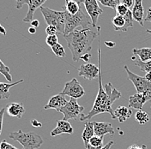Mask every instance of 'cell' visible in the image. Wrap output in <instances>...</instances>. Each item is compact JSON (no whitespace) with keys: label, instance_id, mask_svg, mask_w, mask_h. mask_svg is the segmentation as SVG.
<instances>
[{"label":"cell","instance_id":"cell-5","mask_svg":"<svg viewBox=\"0 0 151 149\" xmlns=\"http://www.w3.org/2000/svg\"><path fill=\"white\" fill-rule=\"evenodd\" d=\"M40 10L47 25L56 27L58 33H60L64 35L65 26V11H57L44 6H41Z\"/></svg>","mask_w":151,"mask_h":149},{"label":"cell","instance_id":"cell-23","mask_svg":"<svg viewBox=\"0 0 151 149\" xmlns=\"http://www.w3.org/2000/svg\"><path fill=\"white\" fill-rule=\"evenodd\" d=\"M63 9L67 11L70 15H76L81 9L78 1L76 0H65V5L63 7Z\"/></svg>","mask_w":151,"mask_h":149},{"label":"cell","instance_id":"cell-9","mask_svg":"<svg viewBox=\"0 0 151 149\" xmlns=\"http://www.w3.org/2000/svg\"><path fill=\"white\" fill-rule=\"evenodd\" d=\"M124 69L128 75V79L132 82L137 89V93H144L151 89V82L147 81L144 77L137 75L132 72L127 66H124Z\"/></svg>","mask_w":151,"mask_h":149},{"label":"cell","instance_id":"cell-18","mask_svg":"<svg viewBox=\"0 0 151 149\" xmlns=\"http://www.w3.org/2000/svg\"><path fill=\"white\" fill-rule=\"evenodd\" d=\"M47 0H28V10L26 16L23 18L24 22H31L34 18L35 12L38 8H40Z\"/></svg>","mask_w":151,"mask_h":149},{"label":"cell","instance_id":"cell-15","mask_svg":"<svg viewBox=\"0 0 151 149\" xmlns=\"http://www.w3.org/2000/svg\"><path fill=\"white\" fill-rule=\"evenodd\" d=\"M134 21H137L142 27L144 26V9L142 5V0H134V6L132 10Z\"/></svg>","mask_w":151,"mask_h":149},{"label":"cell","instance_id":"cell-46","mask_svg":"<svg viewBox=\"0 0 151 149\" xmlns=\"http://www.w3.org/2000/svg\"><path fill=\"white\" fill-rule=\"evenodd\" d=\"M86 149H101V148H94V147H92V146H90L89 144H88V146L85 148Z\"/></svg>","mask_w":151,"mask_h":149},{"label":"cell","instance_id":"cell-16","mask_svg":"<svg viewBox=\"0 0 151 149\" xmlns=\"http://www.w3.org/2000/svg\"><path fill=\"white\" fill-rule=\"evenodd\" d=\"M148 102L145 95L143 93H137L130 96L129 98V106L131 109H136L141 111L144 104Z\"/></svg>","mask_w":151,"mask_h":149},{"label":"cell","instance_id":"cell-32","mask_svg":"<svg viewBox=\"0 0 151 149\" xmlns=\"http://www.w3.org/2000/svg\"><path fill=\"white\" fill-rule=\"evenodd\" d=\"M46 33H47V36H51V35H56V34L58 33V29L56 27L54 26H51L48 25L46 28Z\"/></svg>","mask_w":151,"mask_h":149},{"label":"cell","instance_id":"cell-43","mask_svg":"<svg viewBox=\"0 0 151 149\" xmlns=\"http://www.w3.org/2000/svg\"><path fill=\"white\" fill-rule=\"evenodd\" d=\"M28 33L31 34H35L36 33V28H34V27H30L28 28Z\"/></svg>","mask_w":151,"mask_h":149},{"label":"cell","instance_id":"cell-13","mask_svg":"<svg viewBox=\"0 0 151 149\" xmlns=\"http://www.w3.org/2000/svg\"><path fill=\"white\" fill-rule=\"evenodd\" d=\"M94 135L97 136H104L105 135H114L115 131L110 122H94Z\"/></svg>","mask_w":151,"mask_h":149},{"label":"cell","instance_id":"cell-10","mask_svg":"<svg viewBox=\"0 0 151 149\" xmlns=\"http://www.w3.org/2000/svg\"><path fill=\"white\" fill-rule=\"evenodd\" d=\"M134 19L132 16V11L129 9L127 14L124 16H116L113 18V25L115 31H123L125 32L129 28L133 27Z\"/></svg>","mask_w":151,"mask_h":149},{"label":"cell","instance_id":"cell-11","mask_svg":"<svg viewBox=\"0 0 151 149\" xmlns=\"http://www.w3.org/2000/svg\"><path fill=\"white\" fill-rule=\"evenodd\" d=\"M100 69L93 64H82L78 69V75L84 77L88 80H94L95 78L99 77Z\"/></svg>","mask_w":151,"mask_h":149},{"label":"cell","instance_id":"cell-33","mask_svg":"<svg viewBox=\"0 0 151 149\" xmlns=\"http://www.w3.org/2000/svg\"><path fill=\"white\" fill-rule=\"evenodd\" d=\"M0 149H18L16 147H14L13 145H11L10 143L7 142L6 140H3L0 143Z\"/></svg>","mask_w":151,"mask_h":149},{"label":"cell","instance_id":"cell-8","mask_svg":"<svg viewBox=\"0 0 151 149\" xmlns=\"http://www.w3.org/2000/svg\"><path fill=\"white\" fill-rule=\"evenodd\" d=\"M78 3L84 4L86 11L92 21L93 27L96 28L99 16L103 13V9L99 6L97 0H79Z\"/></svg>","mask_w":151,"mask_h":149},{"label":"cell","instance_id":"cell-17","mask_svg":"<svg viewBox=\"0 0 151 149\" xmlns=\"http://www.w3.org/2000/svg\"><path fill=\"white\" fill-rule=\"evenodd\" d=\"M6 109H7V113L9 117H16L17 119L22 118L25 113V108L22 103H11L9 105H7Z\"/></svg>","mask_w":151,"mask_h":149},{"label":"cell","instance_id":"cell-28","mask_svg":"<svg viewBox=\"0 0 151 149\" xmlns=\"http://www.w3.org/2000/svg\"><path fill=\"white\" fill-rule=\"evenodd\" d=\"M98 3H101L102 5L106 6V7H109L113 9H117L118 5L120 3V0H97Z\"/></svg>","mask_w":151,"mask_h":149},{"label":"cell","instance_id":"cell-40","mask_svg":"<svg viewBox=\"0 0 151 149\" xmlns=\"http://www.w3.org/2000/svg\"><path fill=\"white\" fill-rule=\"evenodd\" d=\"M30 24H31V27H34V28H36L40 26V21H39L38 20H33V21L30 22Z\"/></svg>","mask_w":151,"mask_h":149},{"label":"cell","instance_id":"cell-36","mask_svg":"<svg viewBox=\"0 0 151 149\" xmlns=\"http://www.w3.org/2000/svg\"><path fill=\"white\" fill-rule=\"evenodd\" d=\"M144 21H148V22H151V7L147 9V15L144 17Z\"/></svg>","mask_w":151,"mask_h":149},{"label":"cell","instance_id":"cell-25","mask_svg":"<svg viewBox=\"0 0 151 149\" xmlns=\"http://www.w3.org/2000/svg\"><path fill=\"white\" fill-rule=\"evenodd\" d=\"M135 119L140 124H145L150 122V117L148 113L143 111H137L135 114Z\"/></svg>","mask_w":151,"mask_h":149},{"label":"cell","instance_id":"cell-14","mask_svg":"<svg viewBox=\"0 0 151 149\" xmlns=\"http://www.w3.org/2000/svg\"><path fill=\"white\" fill-rule=\"evenodd\" d=\"M74 132L72 125L68 121L65 120H58L56 128L51 132V136H57L62 134H69L71 135Z\"/></svg>","mask_w":151,"mask_h":149},{"label":"cell","instance_id":"cell-39","mask_svg":"<svg viewBox=\"0 0 151 149\" xmlns=\"http://www.w3.org/2000/svg\"><path fill=\"white\" fill-rule=\"evenodd\" d=\"M113 143H114V142H113V140H110L109 142H107V143H106L105 146H103L101 149H110L111 148V147L113 145Z\"/></svg>","mask_w":151,"mask_h":149},{"label":"cell","instance_id":"cell-3","mask_svg":"<svg viewBox=\"0 0 151 149\" xmlns=\"http://www.w3.org/2000/svg\"><path fill=\"white\" fill-rule=\"evenodd\" d=\"M78 27H81L83 29L94 28L90 17L87 16L82 10V9L76 15H70L67 11H65V26L64 35L69 34L70 33L76 30Z\"/></svg>","mask_w":151,"mask_h":149},{"label":"cell","instance_id":"cell-45","mask_svg":"<svg viewBox=\"0 0 151 149\" xmlns=\"http://www.w3.org/2000/svg\"><path fill=\"white\" fill-rule=\"evenodd\" d=\"M0 33H1V34H3L4 35H6V31H5V28H4L3 26H1V24H0Z\"/></svg>","mask_w":151,"mask_h":149},{"label":"cell","instance_id":"cell-42","mask_svg":"<svg viewBox=\"0 0 151 149\" xmlns=\"http://www.w3.org/2000/svg\"><path fill=\"white\" fill-rule=\"evenodd\" d=\"M128 149H143L142 148V147H140V146H138L137 144H133L132 145L131 147H129V148Z\"/></svg>","mask_w":151,"mask_h":149},{"label":"cell","instance_id":"cell-48","mask_svg":"<svg viewBox=\"0 0 151 149\" xmlns=\"http://www.w3.org/2000/svg\"><path fill=\"white\" fill-rule=\"evenodd\" d=\"M142 148L143 149H149L148 148H147V147H146V146H145V145H142Z\"/></svg>","mask_w":151,"mask_h":149},{"label":"cell","instance_id":"cell-30","mask_svg":"<svg viewBox=\"0 0 151 149\" xmlns=\"http://www.w3.org/2000/svg\"><path fill=\"white\" fill-rule=\"evenodd\" d=\"M46 43L48 47H50L51 48L52 47H54L55 45H57L58 43V37L57 35H51V36H47L46 39Z\"/></svg>","mask_w":151,"mask_h":149},{"label":"cell","instance_id":"cell-6","mask_svg":"<svg viewBox=\"0 0 151 149\" xmlns=\"http://www.w3.org/2000/svg\"><path fill=\"white\" fill-rule=\"evenodd\" d=\"M84 110L83 106H81L76 99L70 98V100L68 101L65 105L59 110L60 113L64 115L63 120L68 121L70 119H74V120H79Z\"/></svg>","mask_w":151,"mask_h":149},{"label":"cell","instance_id":"cell-24","mask_svg":"<svg viewBox=\"0 0 151 149\" xmlns=\"http://www.w3.org/2000/svg\"><path fill=\"white\" fill-rule=\"evenodd\" d=\"M135 62V65L137 66L142 71H144L146 73H151V60L148 61V62H142L139 59L136 58L134 60Z\"/></svg>","mask_w":151,"mask_h":149},{"label":"cell","instance_id":"cell-21","mask_svg":"<svg viewBox=\"0 0 151 149\" xmlns=\"http://www.w3.org/2000/svg\"><path fill=\"white\" fill-rule=\"evenodd\" d=\"M23 79L19 80L17 82H8V83H4V82H0V100H8L10 96L9 93V89L10 87H14L15 85H17L19 83L23 82Z\"/></svg>","mask_w":151,"mask_h":149},{"label":"cell","instance_id":"cell-29","mask_svg":"<svg viewBox=\"0 0 151 149\" xmlns=\"http://www.w3.org/2000/svg\"><path fill=\"white\" fill-rule=\"evenodd\" d=\"M52 51L53 52V53L55 54V56L58 57H65V51L64 47L58 43L57 45H55L54 47H52Z\"/></svg>","mask_w":151,"mask_h":149},{"label":"cell","instance_id":"cell-31","mask_svg":"<svg viewBox=\"0 0 151 149\" xmlns=\"http://www.w3.org/2000/svg\"><path fill=\"white\" fill-rule=\"evenodd\" d=\"M116 11H117V15L118 16H125L127 14V12L129 11V9L125 5H124L123 4H119L118 5L117 9H116Z\"/></svg>","mask_w":151,"mask_h":149},{"label":"cell","instance_id":"cell-12","mask_svg":"<svg viewBox=\"0 0 151 149\" xmlns=\"http://www.w3.org/2000/svg\"><path fill=\"white\" fill-rule=\"evenodd\" d=\"M68 101L66 100L65 95L59 93V94H56L54 96H52L47 105L44 106L45 110H48V109H54L57 112H59V110L61 108H63Z\"/></svg>","mask_w":151,"mask_h":149},{"label":"cell","instance_id":"cell-37","mask_svg":"<svg viewBox=\"0 0 151 149\" xmlns=\"http://www.w3.org/2000/svg\"><path fill=\"white\" fill-rule=\"evenodd\" d=\"M90 57H91V54L90 53H87V54H84L83 56L80 57L81 60H83L85 62H88L90 60Z\"/></svg>","mask_w":151,"mask_h":149},{"label":"cell","instance_id":"cell-41","mask_svg":"<svg viewBox=\"0 0 151 149\" xmlns=\"http://www.w3.org/2000/svg\"><path fill=\"white\" fill-rule=\"evenodd\" d=\"M105 45L107 47H110V48H113V47L116 46L115 42H113V41H106L105 42Z\"/></svg>","mask_w":151,"mask_h":149},{"label":"cell","instance_id":"cell-4","mask_svg":"<svg viewBox=\"0 0 151 149\" xmlns=\"http://www.w3.org/2000/svg\"><path fill=\"white\" fill-rule=\"evenodd\" d=\"M9 137L17 140L23 147L22 149H38L43 144L42 137L35 132L25 133L22 130L11 132Z\"/></svg>","mask_w":151,"mask_h":149},{"label":"cell","instance_id":"cell-19","mask_svg":"<svg viewBox=\"0 0 151 149\" xmlns=\"http://www.w3.org/2000/svg\"><path fill=\"white\" fill-rule=\"evenodd\" d=\"M114 116L115 118L118 119L119 122H124L127 119H129L132 115V111L130 107L127 106H124V105H120L119 107H117L114 111Z\"/></svg>","mask_w":151,"mask_h":149},{"label":"cell","instance_id":"cell-1","mask_svg":"<svg viewBox=\"0 0 151 149\" xmlns=\"http://www.w3.org/2000/svg\"><path fill=\"white\" fill-rule=\"evenodd\" d=\"M98 83H99V89L94 100V105L88 115L82 114L79 119L80 121L83 122L86 120H89L94 116L101 113H109L112 116L113 119H116L112 105L117 100L120 99L122 95L120 92H119L115 87H113L111 82L106 84L103 88L101 73L99 74Z\"/></svg>","mask_w":151,"mask_h":149},{"label":"cell","instance_id":"cell-47","mask_svg":"<svg viewBox=\"0 0 151 149\" xmlns=\"http://www.w3.org/2000/svg\"><path fill=\"white\" fill-rule=\"evenodd\" d=\"M146 32H147L148 34H151V29H147V30H146Z\"/></svg>","mask_w":151,"mask_h":149},{"label":"cell","instance_id":"cell-44","mask_svg":"<svg viewBox=\"0 0 151 149\" xmlns=\"http://www.w3.org/2000/svg\"><path fill=\"white\" fill-rule=\"evenodd\" d=\"M144 78H145L147 81L151 82V73H146L145 76H144Z\"/></svg>","mask_w":151,"mask_h":149},{"label":"cell","instance_id":"cell-26","mask_svg":"<svg viewBox=\"0 0 151 149\" xmlns=\"http://www.w3.org/2000/svg\"><path fill=\"white\" fill-rule=\"evenodd\" d=\"M104 142V136H97L94 135V136L89 140L88 144L94 148H102Z\"/></svg>","mask_w":151,"mask_h":149},{"label":"cell","instance_id":"cell-35","mask_svg":"<svg viewBox=\"0 0 151 149\" xmlns=\"http://www.w3.org/2000/svg\"><path fill=\"white\" fill-rule=\"evenodd\" d=\"M122 4L130 9L134 4V0H122Z\"/></svg>","mask_w":151,"mask_h":149},{"label":"cell","instance_id":"cell-2","mask_svg":"<svg viewBox=\"0 0 151 149\" xmlns=\"http://www.w3.org/2000/svg\"><path fill=\"white\" fill-rule=\"evenodd\" d=\"M100 27H97V30L94 28H76L69 34L64 35L67 46L70 50L73 61H79L83 55L89 52L92 49L93 41L100 34Z\"/></svg>","mask_w":151,"mask_h":149},{"label":"cell","instance_id":"cell-38","mask_svg":"<svg viewBox=\"0 0 151 149\" xmlns=\"http://www.w3.org/2000/svg\"><path fill=\"white\" fill-rule=\"evenodd\" d=\"M30 122H31L32 126H34V127H41V126H42L41 122H38L36 119H32Z\"/></svg>","mask_w":151,"mask_h":149},{"label":"cell","instance_id":"cell-27","mask_svg":"<svg viewBox=\"0 0 151 149\" xmlns=\"http://www.w3.org/2000/svg\"><path fill=\"white\" fill-rule=\"evenodd\" d=\"M0 74H3L9 82H12V76L9 74V68L7 65H5L1 60H0Z\"/></svg>","mask_w":151,"mask_h":149},{"label":"cell","instance_id":"cell-20","mask_svg":"<svg viewBox=\"0 0 151 149\" xmlns=\"http://www.w3.org/2000/svg\"><path fill=\"white\" fill-rule=\"evenodd\" d=\"M84 126V130L82 134V138H83L85 148H86L89 142V140L94 135V122H85Z\"/></svg>","mask_w":151,"mask_h":149},{"label":"cell","instance_id":"cell-34","mask_svg":"<svg viewBox=\"0 0 151 149\" xmlns=\"http://www.w3.org/2000/svg\"><path fill=\"white\" fill-rule=\"evenodd\" d=\"M5 110H6V107H4L0 111V135H1L2 130H3V121H4V115Z\"/></svg>","mask_w":151,"mask_h":149},{"label":"cell","instance_id":"cell-22","mask_svg":"<svg viewBox=\"0 0 151 149\" xmlns=\"http://www.w3.org/2000/svg\"><path fill=\"white\" fill-rule=\"evenodd\" d=\"M133 54L137 56L142 62H148L151 60V48L143 47V48H134Z\"/></svg>","mask_w":151,"mask_h":149},{"label":"cell","instance_id":"cell-7","mask_svg":"<svg viewBox=\"0 0 151 149\" xmlns=\"http://www.w3.org/2000/svg\"><path fill=\"white\" fill-rule=\"evenodd\" d=\"M60 93L65 96L67 95L70 98L77 100V99L82 98L84 95L85 91L83 87H82V85L77 81V79L73 78L72 80H70V82H67L65 84V87Z\"/></svg>","mask_w":151,"mask_h":149}]
</instances>
